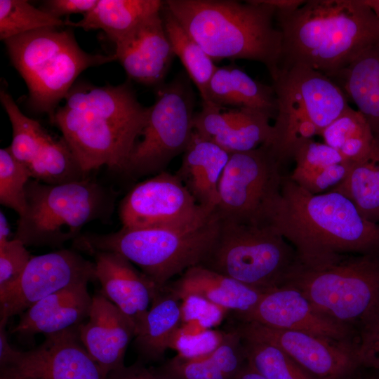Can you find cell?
<instances>
[{"instance_id": "obj_21", "label": "cell", "mask_w": 379, "mask_h": 379, "mask_svg": "<svg viewBox=\"0 0 379 379\" xmlns=\"http://www.w3.org/2000/svg\"><path fill=\"white\" fill-rule=\"evenodd\" d=\"M88 284L68 287L38 301L21 314L11 333L47 335L79 327L87 319L92 305Z\"/></svg>"}, {"instance_id": "obj_7", "label": "cell", "mask_w": 379, "mask_h": 379, "mask_svg": "<svg viewBox=\"0 0 379 379\" xmlns=\"http://www.w3.org/2000/svg\"><path fill=\"white\" fill-rule=\"evenodd\" d=\"M10 60L25 81L29 105L51 118L86 69L116 60L115 55L82 50L70 29L47 27L4 41Z\"/></svg>"}, {"instance_id": "obj_35", "label": "cell", "mask_w": 379, "mask_h": 379, "mask_svg": "<svg viewBox=\"0 0 379 379\" xmlns=\"http://www.w3.org/2000/svg\"><path fill=\"white\" fill-rule=\"evenodd\" d=\"M241 338L247 364L266 379H313L280 347Z\"/></svg>"}, {"instance_id": "obj_49", "label": "cell", "mask_w": 379, "mask_h": 379, "mask_svg": "<svg viewBox=\"0 0 379 379\" xmlns=\"http://www.w3.org/2000/svg\"><path fill=\"white\" fill-rule=\"evenodd\" d=\"M364 379H379V373L371 377H367Z\"/></svg>"}, {"instance_id": "obj_2", "label": "cell", "mask_w": 379, "mask_h": 379, "mask_svg": "<svg viewBox=\"0 0 379 379\" xmlns=\"http://www.w3.org/2000/svg\"><path fill=\"white\" fill-rule=\"evenodd\" d=\"M268 225L294 248L298 263L317 266L349 255L379 253V224L335 191L313 194L289 176Z\"/></svg>"}, {"instance_id": "obj_40", "label": "cell", "mask_w": 379, "mask_h": 379, "mask_svg": "<svg viewBox=\"0 0 379 379\" xmlns=\"http://www.w3.org/2000/svg\"><path fill=\"white\" fill-rule=\"evenodd\" d=\"M350 166V162L345 161L313 171H293L289 178L310 193L318 194L339 185L346 177Z\"/></svg>"}, {"instance_id": "obj_19", "label": "cell", "mask_w": 379, "mask_h": 379, "mask_svg": "<svg viewBox=\"0 0 379 379\" xmlns=\"http://www.w3.org/2000/svg\"><path fill=\"white\" fill-rule=\"evenodd\" d=\"M91 255L95 258L100 293L132 321L137 334L159 288L117 253L95 251Z\"/></svg>"}, {"instance_id": "obj_9", "label": "cell", "mask_w": 379, "mask_h": 379, "mask_svg": "<svg viewBox=\"0 0 379 379\" xmlns=\"http://www.w3.org/2000/svg\"><path fill=\"white\" fill-rule=\"evenodd\" d=\"M284 286L299 290L318 310L357 330L379 310V253L345 255L317 266L298 263Z\"/></svg>"}, {"instance_id": "obj_5", "label": "cell", "mask_w": 379, "mask_h": 379, "mask_svg": "<svg viewBox=\"0 0 379 379\" xmlns=\"http://www.w3.org/2000/svg\"><path fill=\"white\" fill-rule=\"evenodd\" d=\"M215 211L206 221L182 227H125L108 234H81L74 246L88 253H117L161 288L171 279L201 263L217 236Z\"/></svg>"}, {"instance_id": "obj_39", "label": "cell", "mask_w": 379, "mask_h": 379, "mask_svg": "<svg viewBox=\"0 0 379 379\" xmlns=\"http://www.w3.org/2000/svg\"><path fill=\"white\" fill-rule=\"evenodd\" d=\"M291 158L295 162L293 171L309 172L345 161L334 148L312 138L299 142L293 148Z\"/></svg>"}, {"instance_id": "obj_34", "label": "cell", "mask_w": 379, "mask_h": 379, "mask_svg": "<svg viewBox=\"0 0 379 379\" xmlns=\"http://www.w3.org/2000/svg\"><path fill=\"white\" fill-rule=\"evenodd\" d=\"M0 100L13 130L12 141L8 148L18 161L28 166L50 134L37 121L25 116L4 90H1Z\"/></svg>"}, {"instance_id": "obj_4", "label": "cell", "mask_w": 379, "mask_h": 379, "mask_svg": "<svg viewBox=\"0 0 379 379\" xmlns=\"http://www.w3.org/2000/svg\"><path fill=\"white\" fill-rule=\"evenodd\" d=\"M164 6L213 61L248 60L274 77L280 67L282 35L276 9L265 0H167Z\"/></svg>"}, {"instance_id": "obj_3", "label": "cell", "mask_w": 379, "mask_h": 379, "mask_svg": "<svg viewBox=\"0 0 379 379\" xmlns=\"http://www.w3.org/2000/svg\"><path fill=\"white\" fill-rule=\"evenodd\" d=\"M280 67L304 65L330 78L379 42V18L365 0H308L276 10Z\"/></svg>"}, {"instance_id": "obj_28", "label": "cell", "mask_w": 379, "mask_h": 379, "mask_svg": "<svg viewBox=\"0 0 379 379\" xmlns=\"http://www.w3.org/2000/svg\"><path fill=\"white\" fill-rule=\"evenodd\" d=\"M163 6L160 0H98L79 21L67 19V25L85 31L102 29L114 43L143 20L159 13Z\"/></svg>"}, {"instance_id": "obj_46", "label": "cell", "mask_w": 379, "mask_h": 379, "mask_svg": "<svg viewBox=\"0 0 379 379\" xmlns=\"http://www.w3.org/2000/svg\"><path fill=\"white\" fill-rule=\"evenodd\" d=\"M11 235V228L9 222L5 214L1 211L0 212V246L4 245L9 240Z\"/></svg>"}, {"instance_id": "obj_22", "label": "cell", "mask_w": 379, "mask_h": 379, "mask_svg": "<svg viewBox=\"0 0 379 379\" xmlns=\"http://www.w3.org/2000/svg\"><path fill=\"white\" fill-rule=\"evenodd\" d=\"M230 155L194 131L175 173L196 202L209 211L218 205L219 183Z\"/></svg>"}, {"instance_id": "obj_8", "label": "cell", "mask_w": 379, "mask_h": 379, "mask_svg": "<svg viewBox=\"0 0 379 379\" xmlns=\"http://www.w3.org/2000/svg\"><path fill=\"white\" fill-rule=\"evenodd\" d=\"M272 79L277 111L267 145L283 164L299 142L320 135L350 105L335 81L307 65L279 68Z\"/></svg>"}, {"instance_id": "obj_42", "label": "cell", "mask_w": 379, "mask_h": 379, "mask_svg": "<svg viewBox=\"0 0 379 379\" xmlns=\"http://www.w3.org/2000/svg\"><path fill=\"white\" fill-rule=\"evenodd\" d=\"M223 334L224 332L211 329L189 332L181 328L173 349L184 357H199L215 350L221 343Z\"/></svg>"}, {"instance_id": "obj_11", "label": "cell", "mask_w": 379, "mask_h": 379, "mask_svg": "<svg viewBox=\"0 0 379 379\" xmlns=\"http://www.w3.org/2000/svg\"><path fill=\"white\" fill-rule=\"evenodd\" d=\"M158 87L123 172L132 178L165 171L175 157L184 153L194 133L195 97L189 77L180 73Z\"/></svg>"}, {"instance_id": "obj_23", "label": "cell", "mask_w": 379, "mask_h": 379, "mask_svg": "<svg viewBox=\"0 0 379 379\" xmlns=\"http://www.w3.org/2000/svg\"><path fill=\"white\" fill-rule=\"evenodd\" d=\"M165 287L180 300L194 295L234 313L251 310L265 293L199 265L190 267Z\"/></svg>"}, {"instance_id": "obj_27", "label": "cell", "mask_w": 379, "mask_h": 379, "mask_svg": "<svg viewBox=\"0 0 379 379\" xmlns=\"http://www.w3.org/2000/svg\"><path fill=\"white\" fill-rule=\"evenodd\" d=\"M331 79L354 103L379 140V42Z\"/></svg>"}, {"instance_id": "obj_32", "label": "cell", "mask_w": 379, "mask_h": 379, "mask_svg": "<svg viewBox=\"0 0 379 379\" xmlns=\"http://www.w3.org/2000/svg\"><path fill=\"white\" fill-rule=\"evenodd\" d=\"M331 190L347 197L364 218L378 223L379 157L358 162H350L346 177Z\"/></svg>"}, {"instance_id": "obj_30", "label": "cell", "mask_w": 379, "mask_h": 379, "mask_svg": "<svg viewBox=\"0 0 379 379\" xmlns=\"http://www.w3.org/2000/svg\"><path fill=\"white\" fill-rule=\"evenodd\" d=\"M161 15L167 37L175 55L179 58L187 76L195 84L202 101H204L208 85L217 66L207 53L164 6V1Z\"/></svg>"}, {"instance_id": "obj_33", "label": "cell", "mask_w": 379, "mask_h": 379, "mask_svg": "<svg viewBox=\"0 0 379 379\" xmlns=\"http://www.w3.org/2000/svg\"><path fill=\"white\" fill-rule=\"evenodd\" d=\"M272 118L270 114L260 109L240 108L237 120L224 133L210 140L230 154L256 149L271 141Z\"/></svg>"}, {"instance_id": "obj_15", "label": "cell", "mask_w": 379, "mask_h": 379, "mask_svg": "<svg viewBox=\"0 0 379 379\" xmlns=\"http://www.w3.org/2000/svg\"><path fill=\"white\" fill-rule=\"evenodd\" d=\"M215 211L199 206L177 175L166 171L135 185L119 206L125 227L192 225L207 220Z\"/></svg>"}, {"instance_id": "obj_26", "label": "cell", "mask_w": 379, "mask_h": 379, "mask_svg": "<svg viewBox=\"0 0 379 379\" xmlns=\"http://www.w3.org/2000/svg\"><path fill=\"white\" fill-rule=\"evenodd\" d=\"M221 108H252L276 117L277 103L272 86L258 81L230 64L217 66L207 87L206 100Z\"/></svg>"}, {"instance_id": "obj_44", "label": "cell", "mask_w": 379, "mask_h": 379, "mask_svg": "<svg viewBox=\"0 0 379 379\" xmlns=\"http://www.w3.org/2000/svg\"><path fill=\"white\" fill-rule=\"evenodd\" d=\"M98 0H48L43 1L40 8L51 15L61 18L62 16L91 11Z\"/></svg>"}, {"instance_id": "obj_47", "label": "cell", "mask_w": 379, "mask_h": 379, "mask_svg": "<svg viewBox=\"0 0 379 379\" xmlns=\"http://www.w3.org/2000/svg\"><path fill=\"white\" fill-rule=\"evenodd\" d=\"M234 379H266L261 374L252 368L247 362Z\"/></svg>"}, {"instance_id": "obj_29", "label": "cell", "mask_w": 379, "mask_h": 379, "mask_svg": "<svg viewBox=\"0 0 379 379\" xmlns=\"http://www.w3.org/2000/svg\"><path fill=\"white\" fill-rule=\"evenodd\" d=\"M320 135L324 142L339 152L346 161L358 162L379 157V140L363 115L350 106Z\"/></svg>"}, {"instance_id": "obj_12", "label": "cell", "mask_w": 379, "mask_h": 379, "mask_svg": "<svg viewBox=\"0 0 379 379\" xmlns=\"http://www.w3.org/2000/svg\"><path fill=\"white\" fill-rule=\"evenodd\" d=\"M281 163L267 145L230 154L218 187L220 219L265 226L277 204L284 175Z\"/></svg>"}, {"instance_id": "obj_48", "label": "cell", "mask_w": 379, "mask_h": 379, "mask_svg": "<svg viewBox=\"0 0 379 379\" xmlns=\"http://www.w3.org/2000/svg\"><path fill=\"white\" fill-rule=\"evenodd\" d=\"M379 18V0H365Z\"/></svg>"}, {"instance_id": "obj_41", "label": "cell", "mask_w": 379, "mask_h": 379, "mask_svg": "<svg viewBox=\"0 0 379 379\" xmlns=\"http://www.w3.org/2000/svg\"><path fill=\"white\" fill-rule=\"evenodd\" d=\"M182 321L187 324L196 322L204 329H210L223 319L227 310L203 298L190 295L182 300Z\"/></svg>"}, {"instance_id": "obj_31", "label": "cell", "mask_w": 379, "mask_h": 379, "mask_svg": "<svg viewBox=\"0 0 379 379\" xmlns=\"http://www.w3.org/2000/svg\"><path fill=\"white\" fill-rule=\"evenodd\" d=\"M27 167L32 179L51 185L90 178L63 138L58 139L51 135Z\"/></svg>"}, {"instance_id": "obj_14", "label": "cell", "mask_w": 379, "mask_h": 379, "mask_svg": "<svg viewBox=\"0 0 379 379\" xmlns=\"http://www.w3.org/2000/svg\"><path fill=\"white\" fill-rule=\"evenodd\" d=\"M242 338L273 344L287 353L313 379H355L364 368L359 340L319 335L237 321L230 327Z\"/></svg>"}, {"instance_id": "obj_20", "label": "cell", "mask_w": 379, "mask_h": 379, "mask_svg": "<svg viewBox=\"0 0 379 379\" xmlns=\"http://www.w3.org/2000/svg\"><path fill=\"white\" fill-rule=\"evenodd\" d=\"M78 331L85 348L106 375L124 366L126 351L136 334L132 321L101 293L93 296L89 315Z\"/></svg>"}, {"instance_id": "obj_38", "label": "cell", "mask_w": 379, "mask_h": 379, "mask_svg": "<svg viewBox=\"0 0 379 379\" xmlns=\"http://www.w3.org/2000/svg\"><path fill=\"white\" fill-rule=\"evenodd\" d=\"M26 247L13 238L0 246V302L15 289L32 257Z\"/></svg>"}, {"instance_id": "obj_25", "label": "cell", "mask_w": 379, "mask_h": 379, "mask_svg": "<svg viewBox=\"0 0 379 379\" xmlns=\"http://www.w3.org/2000/svg\"><path fill=\"white\" fill-rule=\"evenodd\" d=\"M246 363L241 338L230 329L211 352L194 357L178 354L157 368L171 379H234Z\"/></svg>"}, {"instance_id": "obj_1", "label": "cell", "mask_w": 379, "mask_h": 379, "mask_svg": "<svg viewBox=\"0 0 379 379\" xmlns=\"http://www.w3.org/2000/svg\"><path fill=\"white\" fill-rule=\"evenodd\" d=\"M50 118L84 171L102 166L123 173L146 124L142 106L128 82L118 86L74 84Z\"/></svg>"}, {"instance_id": "obj_45", "label": "cell", "mask_w": 379, "mask_h": 379, "mask_svg": "<svg viewBox=\"0 0 379 379\" xmlns=\"http://www.w3.org/2000/svg\"><path fill=\"white\" fill-rule=\"evenodd\" d=\"M140 360L109 372L106 379H171L158 368L147 367Z\"/></svg>"}, {"instance_id": "obj_10", "label": "cell", "mask_w": 379, "mask_h": 379, "mask_svg": "<svg viewBox=\"0 0 379 379\" xmlns=\"http://www.w3.org/2000/svg\"><path fill=\"white\" fill-rule=\"evenodd\" d=\"M297 264L293 246L271 226L220 219L215 239L199 265L266 293L281 287Z\"/></svg>"}, {"instance_id": "obj_36", "label": "cell", "mask_w": 379, "mask_h": 379, "mask_svg": "<svg viewBox=\"0 0 379 379\" xmlns=\"http://www.w3.org/2000/svg\"><path fill=\"white\" fill-rule=\"evenodd\" d=\"M67 25L58 18L25 0H0V39L6 41L34 30Z\"/></svg>"}, {"instance_id": "obj_6", "label": "cell", "mask_w": 379, "mask_h": 379, "mask_svg": "<svg viewBox=\"0 0 379 379\" xmlns=\"http://www.w3.org/2000/svg\"><path fill=\"white\" fill-rule=\"evenodd\" d=\"M116 192L88 178L51 185L31 178L26 187V208L19 216L13 239L26 246L60 248L75 240L94 220H109Z\"/></svg>"}, {"instance_id": "obj_37", "label": "cell", "mask_w": 379, "mask_h": 379, "mask_svg": "<svg viewBox=\"0 0 379 379\" xmlns=\"http://www.w3.org/2000/svg\"><path fill=\"white\" fill-rule=\"evenodd\" d=\"M31 178L28 167L18 161L8 147L0 149V203L19 216L26 208V187Z\"/></svg>"}, {"instance_id": "obj_18", "label": "cell", "mask_w": 379, "mask_h": 379, "mask_svg": "<svg viewBox=\"0 0 379 379\" xmlns=\"http://www.w3.org/2000/svg\"><path fill=\"white\" fill-rule=\"evenodd\" d=\"M114 44L116 59L131 79L147 86L164 84L175 55L161 11L143 20Z\"/></svg>"}, {"instance_id": "obj_24", "label": "cell", "mask_w": 379, "mask_h": 379, "mask_svg": "<svg viewBox=\"0 0 379 379\" xmlns=\"http://www.w3.org/2000/svg\"><path fill=\"white\" fill-rule=\"evenodd\" d=\"M182 301L165 286L153 298L133 345L144 363L159 361L174 347L182 326Z\"/></svg>"}, {"instance_id": "obj_43", "label": "cell", "mask_w": 379, "mask_h": 379, "mask_svg": "<svg viewBox=\"0 0 379 379\" xmlns=\"http://www.w3.org/2000/svg\"><path fill=\"white\" fill-rule=\"evenodd\" d=\"M357 331L364 367L379 371V310L363 322Z\"/></svg>"}, {"instance_id": "obj_17", "label": "cell", "mask_w": 379, "mask_h": 379, "mask_svg": "<svg viewBox=\"0 0 379 379\" xmlns=\"http://www.w3.org/2000/svg\"><path fill=\"white\" fill-rule=\"evenodd\" d=\"M237 321L300 331L339 340H359L358 331L318 310L298 289L284 286L263 294L244 313H234Z\"/></svg>"}, {"instance_id": "obj_16", "label": "cell", "mask_w": 379, "mask_h": 379, "mask_svg": "<svg viewBox=\"0 0 379 379\" xmlns=\"http://www.w3.org/2000/svg\"><path fill=\"white\" fill-rule=\"evenodd\" d=\"M97 280L95 262L69 249L32 255L15 289L0 302V324L62 289Z\"/></svg>"}, {"instance_id": "obj_13", "label": "cell", "mask_w": 379, "mask_h": 379, "mask_svg": "<svg viewBox=\"0 0 379 379\" xmlns=\"http://www.w3.org/2000/svg\"><path fill=\"white\" fill-rule=\"evenodd\" d=\"M5 327L0 324L1 379H106L78 327L45 335L44 343L25 352L10 345Z\"/></svg>"}]
</instances>
